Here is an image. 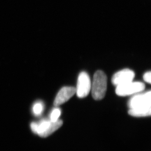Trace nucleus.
I'll return each instance as SVG.
<instances>
[{
	"instance_id": "1",
	"label": "nucleus",
	"mask_w": 151,
	"mask_h": 151,
	"mask_svg": "<svg viewBox=\"0 0 151 151\" xmlns=\"http://www.w3.org/2000/svg\"><path fill=\"white\" fill-rule=\"evenodd\" d=\"M107 87V78L105 73L100 70L96 71L92 85V96L96 100H101L105 96Z\"/></svg>"
},
{
	"instance_id": "2",
	"label": "nucleus",
	"mask_w": 151,
	"mask_h": 151,
	"mask_svg": "<svg viewBox=\"0 0 151 151\" xmlns=\"http://www.w3.org/2000/svg\"><path fill=\"white\" fill-rule=\"evenodd\" d=\"M145 87V84L142 82H133L132 81L121 85L117 86L116 88V92L119 96H129L142 91L144 90Z\"/></svg>"
},
{
	"instance_id": "3",
	"label": "nucleus",
	"mask_w": 151,
	"mask_h": 151,
	"mask_svg": "<svg viewBox=\"0 0 151 151\" xmlns=\"http://www.w3.org/2000/svg\"><path fill=\"white\" fill-rule=\"evenodd\" d=\"M91 88V82L90 76L87 73L83 71L80 73L78 78L76 93L78 97L84 98L90 93Z\"/></svg>"
},
{
	"instance_id": "4",
	"label": "nucleus",
	"mask_w": 151,
	"mask_h": 151,
	"mask_svg": "<svg viewBox=\"0 0 151 151\" xmlns=\"http://www.w3.org/2000/svg\"><path fill=\"white\" fill-rule=\"evenodd\" d=\"M128 104L130 109L151 107V91L133 96L129 102Z\"/></svg>"
},
{
	"instance_id": "5",
	"label": "nucleus",
	"mask_w": 151,
	"mask_h": 151,
	"mask_svg": "<svg viewBox=\"0 0 151 151\" xmlns=\"http://www.w3.org/2000/svg\"><path fill=\"white\" fill-rule=\"evenodd\" d=\"M134 73L130 69H124L118 71L113 76L111 82L114 85H121L133 81L134 78Z\"/></svg>"
},
{
	"instance_id": "6",
	"label": "nucleus",
	"mask_w": 151,
	"mask_h": 151,
	"mask_svg": "<svg viewBox=\"0 0 151 151\" xmlns=\"http://www.w3.org/2000/svg\"><path fill=\"white\" fill-rule=\"evenodd\" d=\"M76 93V88L72 87H63L59 91L54 100L55 106L66 102Z\"/></svg>"
},
{
	"instance_id": "7",
	"label": "nucleus",
	"mask_w": 151,
	"mask_h": 151,
	"mask_svg": "<svg viewBox=\"0 0 151 151\" xmlns=\"http://www.w3.org/2000/svg\"><path fill=\"white\" fill-rule=\"evenodd\" d=\"M128 113L131 116L137 117L150 116L151 113V107L130 109Z\"/></svg>"
},
{
	"instance_id": "8",
	"label": "nucleus",
	"mask_w": 151,
	"mask_h": 151,
	"mask_svg": "<svg viewBox=\"0 0 151 151\" xmlns=\"http://www.w3.org/2000/svg\"><path fill=\"white\" fill-rule=\"evenodd\" d=\"M63 124V121L62 120H57V121H52L50 120V123L44 133L42 134L40 137H46L52 134L53 132L58 130Z\"/></svg>"
},
{
	"instance_id": "9",
	"label": "nucleus",
	"mask_w": 151,
	"mask_h": 151,
	"mask_svg": "<svg viewBox=\"0 0 151 151\" xmlns=\"http://www.w3.org/2000/svg\"><path fill=\"white\" fill-rule=\"evenodd\" d=\"M44 110V105L41 102H37L34 104L33 107V112L36 116H40Z\"/></svg>"
},
{
	"instance_id": "10",
	"label": "nucleus",
	"mask_w": 151,
	"mask_h": 151,
	"mask_svg": "<svg viewBox=\"0 0 151 151\" xmlns=\"http://www.w3.org/2000/svg\"><path fill=\"white\" fill-rule=\"evenodd\" d=\"M61 114L60 109L56 108L53 110L50 114V120L52 121H57Z\"/></svg>"
},
{
	"instance_id": "11",
	"label": "nucleus",
	"mask_w": 151,
	"mask_h": 151,
	"mask_svg": "<svg viewBox=\"0 0 151 151\" xmlns=\"http://www.w3.org/2000/svg\"><path fill=\"white\" fill-rule=\"evenodd\" d=\"M151 73L150 71H148L143 76V79L146 82L148 83H151Z\"/></svg>"
}]
</instances>
